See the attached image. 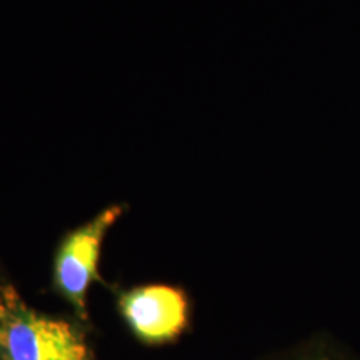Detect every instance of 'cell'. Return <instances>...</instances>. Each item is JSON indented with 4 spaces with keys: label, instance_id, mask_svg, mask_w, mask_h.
<instances>
[{
    "label": "cell",
    "instance_id": "7a4b0ae2",
    "mask_svg": "<svg viewBox=\"0 0 360 360\" xmlns=\"http://www.w3.org/2000/svg\"><path fill=\"white\" fill-rule=\"evenodd\" d=\"M122 214V205H112L102 210L82 227L70 232L58 247L53 281L60 294L80 312L85 310L89 289L97 278L103 240Z\"/></svg>",
    "mask_w": 360,
    "mask_h": 360
},
{
    "label": "cell",
    "instance_id": "6da1fadb",
    "mask_svg": "<svg viewBox=\"0 0 360 360\" xmlns=\"http://www.w3.org/2000/svg\"><path fill=\"white\" fill-rule=\"evenodd\" d=\"M2 350L7 360H90L87 345L70 323L30 310L6 294Z\"/></svg>",
    "mask_w": 360,
    "mask_h": 360
},
{
    "label": "cell",
    "instance_id": "3957f363",
    "mask_svg": "<svg viewBox=\"0 0 360 360\" xmlns=\"http://www.w3.org/2000/svg\"><path fill=\"white\" fill-rule=\"evenodd\" d=\"M119 305L135 335L150 344L172 340L187 326V297L175 287H137L125 292Z\"/></svg>",
    "mask_w": 360,
    "mask_h": 360
},
{
    "label": "cell",
    "instance_id": "277c9868",
    "mask_svg": "<svg viewBox=\"0 0 360 360\" xmlns=\"http://www.w3.org/2000/svg\"><path fill=\"white\" fill-rule=\"evenodd\" d=\"M7 322V302L6 297H0V350H2V337H4V328H6Z\"/></svg>",
    "mask_w": 360,
    "mask_h": 360
}]
</instances>
